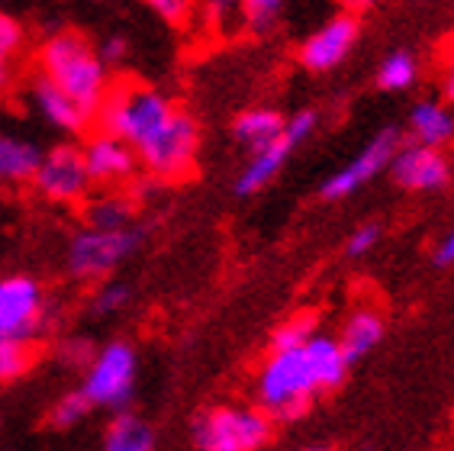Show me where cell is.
<instances>
[{
	"label": "cell",
	"mask_w": 454,
	"mask_h": 451,
	"mask_svg": "<svg viewBox=\"0 0 454 451\" xmlns=\"http://www.w3.org/2000/svg\"><path fill=\"white\" fill-rule=\"evenodd\" d=\"M348 365L351 361L341 352L339 338L323 332L309 338L303 348L278 352L258 371V409H264L274 423H294L309 413L319 393L341 387Z\"/></svg>",
	"instance_id": "cell-1"
},
{
	"label": "cell",
	"mask_w": 454,
	"mask_h": 451,
	"mask_svg": "<svg viewBox=\"0 0 454 451\" xmlns=\"http://www.w3.org/2000/svg\"><path fill=\"white\" fill-rule=\"evenodd\" d=\"M35 61H39L43 78H49L74 104L84 107L90 116H97V110L104 107L114 84H110V68L97 55L94 43H88L74 29H61L39 45V59Z\"/></svg>",
	"instance_id": "cell-2"
},
{
	"label": "cell",
	"mask_w": 454,
	"mask_h": 451,
	"mask_svg": "<svg viewBox=\"0 0 454 451\" xmlns=\"http://www.w3.org/2000/svg\"><path fill=\"white\" fill-rule=\"evenodd\" d=\"M175 107L171 97H165L155 87L142 84H114L106 94L104 107L97 110L94 120L100 123V130L116 136V139L129 142L139 152L152 136L165 130L168 123L175 120Z\"/></svg>",
	"instance_id": "cell-3"
},
{
	"label": "cell",
	"mask_w": 454,
	"mask_h": 451,
	"mask_svg": "<svg viewBox=\"0 0 454 451\" xmlns=\"http://www.w3.org/2000/svg\"><path fill=\"white\" fill-rule=\"evenodd\" d=\"M197 451H262L271 442L274 419L258 407H210L193 419Z\"/></svg>",
	"instance_id": "cell-4"
},
{
	"label": "cell",
	"mask_w": 454,
	"mask_h": 451,
	"mask_svg": "<svg viewBox=\"0 0 454 451\" xmlns=\"http://www.w3.org/2000/svg\"><path fill=\"white\" fill-rule=\"evenodd\" d=\"M136 371H139V361H136V348L129 342H106L104 348H97L94 361L84 371V384H81V393L88 397L90 407L100 409H126L136 391Z\"/></svg>",
	"instance_id": "cell-5"
},
{
	"label": "cell",
	"mask_w": 454,
	"mask_h": 451,
	"mask_svg": "<svg viewBox=\"0 0 454 451\" xmlns=\"http://www.w3.org/2000/svg\"><path fill=\"white\" fill-rule=\"evenodd\" d=\"M197 152H200V126L187 110H177L175 120L158 136H152L136 155L155 181H184L197 165Z\"/></svg>",
	"instance_id": "cell-6"
},
{
	"label": "cell",
	"mask_w": 454,
	"mask_h": 451,
	"mask_svg": "<svg viewBox=\"0 0 454 451\" xmlns=\"http://www.w3.org/2000/svg\"><path fill=\"white\" fill-rule=\"evenodd\" d=\"M142 242V229H122V233H100V229H81L71 235L65 268L74 281H104L114 274L122 261L129 258Z\"/></svg>",
	"instance_id": "cell-7"
},
{
	"label": "cell",
	"mask_w": 454,
	"mask_h": 451,
	"mask_svg": "<svg viewBox=\"0 0 454 451\" xmlns=\"http://www.w3.org/2000/svg\"><path fill=\"white\" fill-rule=\"evenodd\" d=\"M49 329L43 284L29 274L0 278V342H33Z\"/></svg>",
	"instance_id": "cell-8"
},
{
	"label": "cell",
	"mask_w": 454,
	"mask_h": 451,
	"mask_svg": "<svg viewBox=\"0 0 454 451\" xmlns=\"http://www.w3.org/2000/svg\"><path fill=\"white\" fill-rule=\"evenodd\" d=\"M33 187L39 197L49 200V203H59V207L84 203L90 197V187H94L88 165H84V152L78 146H68V142L43 152Z\"/></svg>",
	"instance_id": "cell-9"
},
{
	"label": "cell",
	"mask_w": 454,
	"mask_h": 451,
	"mask_svg": "<svg viewBox=\"0 0 454 451\" xmlns=\"http://www.w3.org/2000/svg\"><path fill=\"white\" fill-rule=\"evenodd\" d=\"M316 130V113L313 110H300L294 116H287V126H284V136L278 142H271L268 148L248 155L242 174L236 178V194L239 197H252V194L264 191L268 184L280 174V168L287 165L290 155L297 152L300 142L309 139V132Z\"/></svg>",
	"instance_id": "cell-10"
},
{
	"label": "cell",
	"mask_w": 454,
	"mask_h": 451,
	"mask_svg": "<svg viewBox=\"0 0 454 451\" xmlns=\"http://www.w3.org/2000/svg\"><path fill=\"white\" fill-rule=\"evenodd\" d=\"M403 146L400 132L396 130H380L374 139L361 148L358 155L351 158L348 165H341L333 178H325L323 184V197L325 200H345L355 191H361L364 184H371L377 174L390 171V162H394L396 148Z\"/></svg>",
	"instance_id": "cell-11"
},
{
	"label": "cell",
	"mask_w": 454,
	"mask_h": 451,
	"mask_svg": "<svg viewBox=\"0 0 454 451\" xmlns=\"http://www.w3.org/2000/svg\"><path fill=\"white\" fill-rule=\"evenodd\" d=\"M361 36V23L355 13H335L329 17L319 29L306 36L300 43V65L313 75H325V71L339 68L341 61L348 59L351 49L358 45Z\"/></svg>",
	"instance_id": "cell-12"
},
{
	"label": "cell",
	"mask_w": 454,
	"mask_h": 451,
	"mask_svg": "<svg viewBox=\"0 0 454 451\" xmlns=\"http://www.w3.org/2000/svg\"><path fill=\"white\" fill-rule=\"evenodd\" d=\"M451 158L442 148H428L419 142H403L390 162V178L400 184L403 191L412 194H432L448 187L451 181Z\"/></svg>",
	"instance_id": "cell-13"
},
{
	"label": "cell",
	"mask_w": 454,
	"mask_h": 451,
	"mask_svg": "<svg viewBox=\"0 0 454 451\" xmlns=\"http://www.w3.org/2000/svg\"><path fill=\"white\" fill-rule=\"evenodd\" d=\"M81 152H84V165H88V171H90V181L106 184V187L132 181V174L139 168L136 148L104 130H97L94 136L81 146Z\"/></svg>",
	"instance_id": "cell-14"
},
{
	"label": "cell",
	"mask_w": 454,
	"mask_h": 451,
	"mask_svg": "<svg viewBox=\"0 0 454 451\" xmlns=\"http://www.w3.org/2000/svg\"><path fill=\"white\" fill-rule=\"evenodd\" d=\"M29 100H33L35 113H39V116H43V120L59 132H71V136H78V132L88 130L90 120H94L84 107L74 104L65 91H59V87H55L49 78H43V75H35L33 84H29Z\"/></svg>",
	"instance_id": "cell-15"
},
{
	"label": "cell",
	"mask_w": 454,
	"mask_h": 451,
	"mask_svg": "<svg viewBox=\"0 0 454 451\" xmlns=\"http://www.w3.org/2000/svg\"><path fill=\"white\" fill-rule=\"evenodd\" d=\"M410 142L442 152L454 146V107L448 100H419L410 110Z\"/></svg>",
	"instance_id": "cell-16"
},
{
	"label": "cell",
	"mask_w": 454,
	"mask_h": 451,
	"mask_svg": "<svg viewBox=\"0 0 454 451\" xmlns=\"http://www.w3.org/2000/svg\"><path fill=\"white\" fill-rule=\"evenodd\" d=\"M384 332H387L384 313L374 310V306H358V310L348 313V320L341 322L339 345L348 361H358V358L371 355L380 345Z\"/></svg>",
	"instance_id": "cell-17"
},
{
	"label": "cell",
	"mask_w": 454,
	"mask_h": 451,
	"mask_svg": "<svg viewBox=\"0 0 454 451\" xmlns=\"http://www.w3.org/2000/svg\"><path fill=\"white\" fill-rule=\"evenodd\" d=\"M39 162H43V148L33 139L17 132H0V187L33 184Z\"/></svg>",
	"instance_id": "cell-18"
},
{
	"label": "cell",
	"mask_w": 454,
	"mask_h": 451,
	"mask_svg": "<svg viewBox=\"0 0 454 451\" xmlns=\"http://www.w3.org/2000/svg\"><path fill=\"white\" fill-rule=\"evenodd\" d=\"M284 126H287V116H280L274 107H252L232 120V139L254 155L271 142H278L284 136Z\"/></svg>",
	"instance_id": "cell-19"
},
{
	"label": "cell",
	"mask_w": 454,
	"mask_h": 451,
	"mask_svg": "<svg viewBox=\"0 0 454 451\" xmlns=\"http://www.w3.org/2000/svg\"><path fill=\"white\" fill-rule=\"evenodd\" d=\"M84 226L100 233H122L136 226V200L126 194H97L84 200Z\"/></svg>",
	"instance_id": "cell-20"
},
{
	"label": "cell",
	"mask_w": 454,
	"mask_h": 451,
	"mask_svg": "<svg viewBox=\"0 0 454 451\" xmlns=\"http://www.w3.org/2000/svg\"><path fill=\"white\" fill-rule=\"evenodd\" d=\"M104 451H155V429L129 409H120L106 423Z\"/></svg>",
	"instance_id": "cell-21"
},
{
	"label": "cell",
	"mask_w": 454,
	"mask_h": 451,
	"mask_svg": "<svg viewBox=\"0 0 454 451\" xmlns=\"http://www.w3.org/2000/svg\"><path fill=\"white\" fill-rule=\"evenodd\" d=\"M419 81V61L412 52H390L384 61H380V68H377V87L380 91H390V94H400V91H410L412 84Z\"/></svg>",
	"instance_id": "cell-22"
},
{
	"label": "cell",
	"mask_w": 454,
	"mask_h": 451,
	"mask_svg": "<svg viewBox=\"0 0 454 451\" xmlns=\"http://www.w3.org/2000/svg\"><path fill=\"white\" fill-rule=\"evenodd\" d=\"M313 336H319V329H316V313H297V316L284 320L278 329L271 332V355L303 348Z\"/></svg>",
	"instance_id": "cell-23"
},
{
	"label": "cell",
	"mask_w": 454,
	"mask_h": 451,
	"mask_svg": "<svg viewBox=\"0 0 454 451\" xmlns=\"http://www.w3.org/2000/svg\"><path fill=\"white\" fill-rule=\"evenodd\" d=\"M23 39H27V33H23L17 20L10 13H0V91L13 78V59L23 49Z\"/></svg>",
	"instance_id": "cell-24"
},
{
	"label": "cell",
	"mask_w": 454,
	"mask_h": 451,
	"mask_svg": "<svg viewBox=\"0 0 454 451\" xmlns=\"http://www.w3.org/2000/svg\"><path fill=\"white\" fill-rule=\"evenodd\" d=\"M35 365L33 342H0V384H13Z\"/></svg>",
	"instance_id": "cell-25"
},
{
	"label": "cell",
	"mask_w": 454,
	"mask_h": 451,
	"mask_svg": "<svg viewBox=\"0 0 454 451\" xmlns=\"http://www.w3.org/2000/svg\"><path fill=\"white\" fill-rule=\"evenodd\" d=\"M90 403L88 397L81 391H68V393H61L59 400L52 403V409H49V425L52 429H74L78 423H84L90 413Z\"/></svg>",
	"instance_id": "cell-26"
},
{
	"label": "cell",
	"mask_w": 454,
	"mask_h": 451,
	"mask_svg": "<svg viewBox=\"0 0 454 451\" xmlns=\"http://www.w3.org/2000/svg\"><path fill=\"white\" fill-rule=\"evenodd\" d=\"M129 287L126 284H116V281H106V284H100L94 290V297H90V313H97V316H116L120 310H126V304H129Z\"/></svg>",
	"instance_id": "cell-27"
},
{
	"label": "cell",
	"mask_w": 454,
	"mask_h": 451,
	"mask_svg": "<svg viewBox=\"0 0 454 451\" xmlns=\"http://www.w3.org/2000/svg\"><path fill=\"white\" fill-rule=\"evenodd\" d=\"M97 348L90 338H65L61 345H55V358H59V365L71 368V371H88L90 361H94Z\"/></svg>",
	"instance_id": "cell-28"
},
{
	"label": "cell",
	"mask_w": 454,
	"mask_h": 451,
	"mask_svg": "<svg viewBox=\"0 0 454 451\" xmlns=\"http://www.w3.org/2000/svg\"><path fill=\"white\" fill-rule=\"evenodd\" d=\"M287 0H242V23L248 29H268L280 17Z\"/></svg>",
	"instance_id": "cell-29"
},
{
	"label": "cell",
	"mask_w": 454,
	"mask_h": 451,
	"mask_svg": "<svg viewBox=\"0 0 454 451\" xmlns=\"http://www.w3.org/2000/svg\"><path fill=\"white\" fill-rule=\"evenodd\" d=\"M203 13L216 29H229L236 20H242V0H203Z\"/></svg>",
	"instance_id": "cell-30"
},
{
	"label": "cell",
	"mask_w": 454,
	"mask_h": 451,
	"mask_svg": "<svg viewBox=\"0 0 454 451\" xmlns=\"http://www.w3.org/2000/svg\"><path fill=\"white\" fill-rule=\"evenodd\" d=\"M377 242H380V226H377V223H364V226H358V229L348 235V245H345V252H348L351 258H364L367 252H374Z\"/></svg>",
	"instance_id": "cell-31"
},
{
	"label": "cell",
	"mask_w": 454,
	"mask_h": 451,
	"mask_svg": "<svg viewBox=\"0 0 454 451\" xmlns=\"http://www.w3.org/2000/svg\"><path fill=\"white\" fill-rule=\"evenodd\" d=\"M145 4H149L165 23H175V27L187 23L193 13V0H145Z\"/></svg>",
	"instance_id": "cell-32"
},
{
	"label": "cell",
	"mask_w": 454,
	"mask_h": 451,
	"mask_svg": "<svg viewBox=\"0 0 454 451\" xmlns=\"http://www.w3.org/2000/svg\"><path fill=\"white\" fill-rule=\"evenodd\" d=\"M97 55L104 59V65L110 68V65H120L126 55H129V39L122 33H110L106 39H100V45H97Z\"/></svg>",
	"instance_id": "cell-33"
},
{
	"label": "cell",
	"mask_w": 454,
	"mask_h": 451,
	"mask_svg": "<svg viewBox=\"0 0 454 451\" xmlns=\"http://www.w3.org/2000/svg\"><path fill=\"white\" fill-rule=\"evenodd\" d=\"M435 261H438V265H454V223H451V229L445 233V239L438 242Z\"/></svg>",
	"instance_id": "cell-34"
},
{
	"label": "cell",
	"mask_w": 454,
	"mask_h": 451,
	"mask_svg": "<svg viewBox=\"0 0 454 451\" xmlns=\"http://www.w3.org/2000/svg\"><path fill=\"white\" fill-rule=\"evenodd\" d=\"M442 91H445V100L454 107V55L448 59L445 65V75H442Z\"/></svg>",
	"instance_id": "cell-35"
},
{
	"label": "cell",
	"mask_w": 454,
	"mask_h": 451,
	"mask_svg": "<svg viewBox=\"0 0 454 451\" xmlns=\"http://www.w3.org/2000/svg\"><path fill=\"white\" fill-rule=\"evenodd\" d=\"M303 451H335V448H329V445H309V448H303Z\"/></svg>",
	"instance_id": "cell-36"
},
{
	"label": "cell",
	"mask_w": 454,
	"mask_h": 451,
	"mask_svg": "<svg viewBox=\"0 0 454 451\" xmlns=\"http://www.w3.org/2000/svg\"><path fill=\"white\" fill-rule=\"evenodd\" d=\"M451 165H454V158H451Z\"/></svg>",
	"instance_id": "cell-37"
},
{
	"label": "cell",
	"mask_w": 454,
	"mask_h": 451,
	"mask_svg": "<svg viewBox=\"0 0 454 451\" xmlns=\"http://www.w3.org/2000/svg\"><path fill=\"white\" fill-rule=\"evenodd\" d=\"M0 4H4V0H0Z\"/></svg>",
	"instance_id": "cell-38"
}]
</instances>
